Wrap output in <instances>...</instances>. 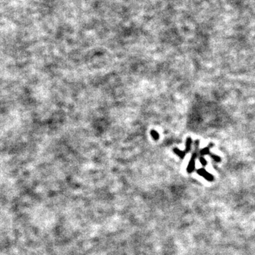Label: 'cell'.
<instances>
[{
	"mask_svg": "<svg viewBox=\"0 0 255 255\" xmlns=\"http://www.w3.org/2000/svg\"><path fill=\"white\" fill-rule=\"evenodd\" d=\"M200 153H201V155H210V147H206V148L203 149V150H201V152H200Z\"/></svg>",
	"mask_w": 255,
	"mask_h": 255,
	"instance_id": "cell-5",
	"label": "cell"
},
{
	"mask_svg": "<svg viewBox=\"0 0 255 255\" xmlns=\"http://www.w3.org/2000/svg\"><path fill=\"white\" fill-rule=\"evenodd\" d=\"M197 173H198V174H200L201 176H202L203 177H204V178L206 179V180H208V181H213V179H214L213 175L211 174L209 172H207L206 170L203 168H201V169H199V170H197Z\"/></svg>",
	"mask_w": 255,
	"mask_h": 255,
	"instance_id": "cell-2",
	"label": "cell"
},
{
	"mask_svg": "<svg viewBox=\"0 0 255 255\" xmlns=\"http://www.w3.org/2000/svg\"><path fill=\"white\" fill-rule=\"evenodd\" d=\"M191 143H192L191 138V137H188V138H186V150H185L184 151H181V150H179L178 148H174V152L175 154L178 155L180 158L183 159L185 155H186V154L189 151L190 149H191Z\"/></svg>",
	"mask_w": 255,
	"mask_h": 255,
	"instance_id": "cell-1",
	"label": "cell"
},
{
	"mask_svg": "<svg viewBox=\"0 0 255 255\" xmlns=\"http://www.w3.org/2000/svg\"><path fill=\"white\" fill-rule=\"evenodd\" d=\"M197 157V152L195 151L193 153V155H192L191 160H190L189 163H188V166L187 167V172H188V173H191L195 169V161H196V159Z\"/></svg>",
	"mask_w": 255,
	"mask_h": 255,
	"instance_id": "cell-3",
	"label": "cell"
},
{
	"mask_svg": "<svg viewBox=\"0 0 255 255\" xmlns=\"http://www.w3.org/2000/svg\"><path fill=\"white\" fill-rule=\"evenodd\" d=\"M200 162H201V163L202 164V165L203 166H206L207 165V161L206 160H205L204 158H203V157H201V158H200Z\"/></svg>",
	"mask_w": 255,
	"mask_h": 255,
	"instance_id": "cell-6",
	"label": "cell"
},
{
	"mask_svg": "<svg viewBox=\"0 0 255 255\" xmlns=\"http://www.w3.org/2000/svg\"><path fill=\"white\" fill-rule=\"evenodd\" d=\"M150 133H151L152 137H153L154 140H157L159 138H160V135H159V133L156 131V130H152L151 132H150Z\"/></svg>",
	"mask_w": 255,
	"mask_h": 255,
	"instance_id": "cell-4",
	"label": "cell"
}]
</instances>
